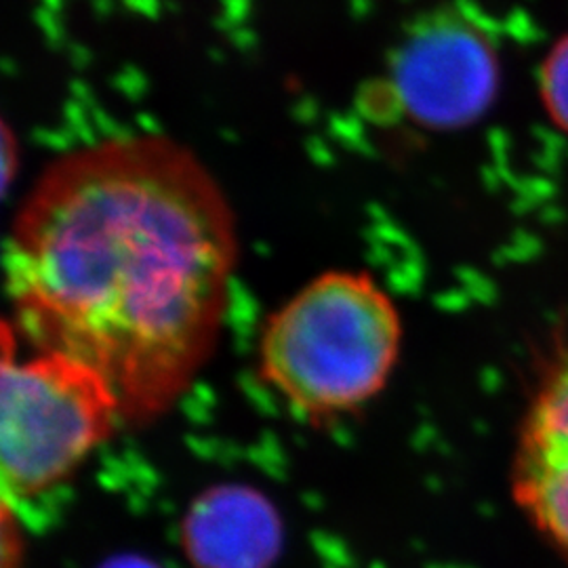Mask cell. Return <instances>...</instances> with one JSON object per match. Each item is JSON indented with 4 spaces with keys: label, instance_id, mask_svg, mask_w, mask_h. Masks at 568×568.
Here are the masks:
<instances>
[{
    "label": "cell",
    "instance_id": "3957f363",
    "mask_svg": "<svg viewBox=\"0 0 568 568\" xmlns=\"http://www.w3.org/2000/svg\"><path fill=\"white\" fill-rule=\"evenodd\" d=\"M121 400L102 373L61 352H21L2 328L0 480L2 499L28 501L63 485L110 440Z\"/></svg>",
    "mask_w": 568,
    "mask_h": 568
},
{
    "label": "cell",
    "instance_id": "52a82bcc",
    "mask_svg": "<svg viewBox=\"0 0 568 568\" xmlns=\"http://www.w3.org/2000/svg\"><path fill=\"white\" fill-rule=\"evenodd\" d=\"M539 98L549 119L568 135V34L554 42L541 61Z\"/></svg>",
    "mask_w": 568,
    "mask_h": 568
},
{
    "label": "cell",
    "instance_id": "5b68a950",
    "mask_svg": "<svg viewBox=\"0 0 568 568\" xmlns=\"http://www.w3.org/2000/svg\"><path fill=\"white\" fill-rule=\"evenodd\" d=\"M514 493L535 527L568 558V358L556 365L528 408Z\"/></svg>",
    "mask_w": 568,
    "mask_h": 568
},
{
    "label": "cell",
    "instance_id": "7a4b0ae2",
    "mask_svg": "<svg viewBox=\"0 0 568 568\" xmlns=\"http://www.w3.org/2000/svg\"><path fill=\"white\" fill-rule=\"evenodd\" d=\"M400 312L371 274L333 270L265 321L260 375L302 422L328 426L377 398L398 365Z\"/></svg>",
    "mask_w": 568,
    "mask_h": 568
},
{
    "label": "cell",
    "instance_id": "ba28073f",
    "mask_svg": "<svg viewBox=\"0 0 568 568\" xmlns=\"http://www.w3.org/2000/svg\"><path fill=\"white\" fill-rule=\"evenodd\" d=\"M103 568H159L156 565H150L145 560L140 558H121V560H114V562H108Z\"/></svg>",
    "mask_w": 568,
    "mask_h": 568
},
{
    "label": "cell",
    "instance_id": "6da1fadb",
    "mask_svg": "<svg viewBox=\"0 0 568 568\" xmlns=\"http://www.w3.org/2000/svg\"><path fill=\"white\" fill-rule=\"evenodd\" d=\"M236 265L234 209L209 166L161 133L110 135L58 156L21 201L4 326L93 366L122 422L145 426L211 361Z\"/></svg>",
    "mask_w": 568,
    "mask_h": 568
},
{
    "label": "cell",
    "instance_id": "8992f818",
    "mask_svg": "<svg viewBox=\"0 0 568 568\" xmlns=\"http://www.w3.org/2000/svg\"><path fill=\"white\" fill-rule=\"evenodd\" d=\"M182 546L194 568H270L283 548V523L264 493L220 485L192 501Z\"/></svg>",
    "mask_w": 568,
    "mask_h": 568
},
{
    "label": "cell",
    "instance_id": "277c9868",
    "mask_svg": "<svg viewBox=\"0 0 568 568\" xmlns=\"http://www.w3.org/2000/svg\"><path fill=\"white\" fill-rule=\"evenodd\" d=\"M501 87V58L487 28L459 9L424 13L389 60L396 116L426 131L464 129L487 114Z\"/></svg>",
    "mask_w": 568,
    "mask_h": 568
}]
</instances>
